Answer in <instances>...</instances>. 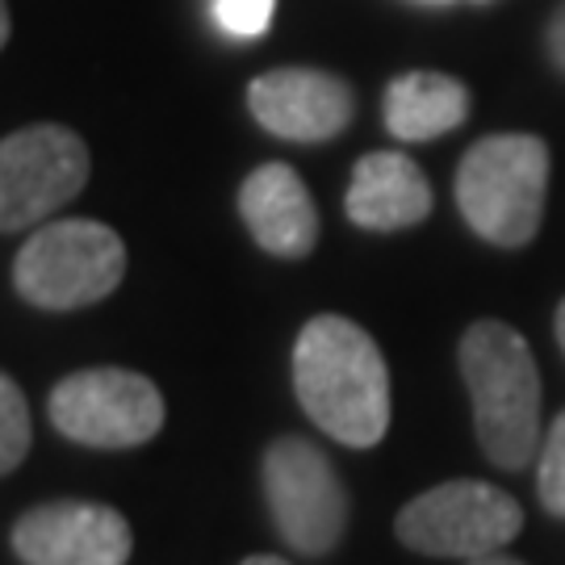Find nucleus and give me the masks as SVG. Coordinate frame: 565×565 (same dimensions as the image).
<instances>
[{"label": "nucleus", "instance_id": "5", "mask_svg": "<svg viewBox=\"0 0 565 565\" xmlns=\"http://www.w3.org/2000/svg\"><path fill=\"white\" fill-rule=\"evenodd\" d=\"M264 499H268L281 541L294 553L323 557L343 541L348 494H343L335 465L310 440L281 436L268 445V452H264Z\"/></svg>", "mask_w": 565, "mask_h": 565}, {"label": "nucleus", "instance_id": "9", "mask_svg": "<svg viewBox=\"0 0 565 565\" xmlns=\"http://www.w3.org/2000/svg\"><path fill=\"white\" fill-rule=\"evenodd\" d=\"M130 524L105 503H42L13 524V553L25 565H126Z\"/></svg>", "mask_w": 565, "mask_h": 565}, {"label": "nucleus", "instance_id": "8", "mask_svg": "<svg viewBox=\"0 0 565 565\" xmlns=\"http://www.w3.org/2000/svg\"><path fill=\"white\" fill-rule=\"evenodd\" d=\"M88 147L76 130L42 121L0 139V231L51 218L88 184Z\"/></svg>", "mask_w": 565, "mask_h": 565}, {"label": "nucleus", "instance_id": "3", "mask_svg": "<svg viewBox=\"0 0 565 565\" xmlns=\"http://www.w3.org/2000/svg\"><path fill=\"white\" fill-rule=\"evenodd\" d=\"M548 147L536 135H490L465 151L457 205L465 223L494 247H524L545 218Z\"/></svg>", "mask_w": 565, "mask_h": 565}, {"label": "nucleus", "instance_id": "17", "mask_svg": "<svg viewBox=\"0 0 565 565\" xmlns=\"http://www.w3.org/2000/svg\"><path fill=\"white\" fill-rule=\"evenodd\" d=\"M548 60H553V67L565 76V0L557 4L553 21H548Z\"/></svg>", "mask_w": 565, "mask_h": 565}, {"label": "nucleus", "instance_id": "11", "mask_svg": "<svg viewBox=\"0 0 565 565\" xmlns=\"http://www.w3.org/2000/svg\"><path fill=\"white\" fill-rule=\"evenodd\" d=\"M239 214L252 239L281 260H302L319 243V210L289 163H260L243 181Z\"/></svg>", "mask_w": 565, "mask_h": 565}, {"label": "nucleus", "instance_id": "7", "mask_svg": "<svg viewBox=\"0 0 565 565\" xmlns=\"http://www.w3.org/2000/svg\"><path fill=\"white\" fill-rule=\"evenodd\" d=\"M51 424L88 448H139L163 427V394L130 369H84L51 390Z\"/></svg>", "mask_w": 565, "mask_h": 565}, {"label": "nucleus", "instance_id": "16", "mask_svg": "<svg viewBox=\"0 0 565 565\" xmlns=\"http://www.w3.org/2000/svg\"><path fill=\"white\" fill-rule=\"evenodd\" d=\"M273 4L277 0H214L218 25L235 39H260L273 21Z\"/></svg>", "mask_w": 565, "mask_h": 565}, {"label": "nucleus", "instance_id": "21", "mask_svg": "<svg viewBox=\"0 0 565 565\" xmlns=\"http://www.w3.org/2000/svg\"><path fill=\"white\" fill-rule=\"evenodd\" d=\"M243 565H289V562H281V557H264L260 553V557H247Z\"/></svg>", "mask_w": 565, "mask_h": 565}, {"label": "nucleus", "instance_id": "6", "mask_svg": "<svg viewBox=\"0 0 565 565\" xmlns=\"http://www.w3.org/2000/svg\"><path fill=\"white\" fill-rule=\"evenodd\" d=\"M524 527L520 503L490 482H445L411 499L398 515V541L424 557H486Z\"/></svg>", "mask_w": 565, "mask_h": 565}, {"label": "nucleus", "instance_id": "18", "mask_svg": "<svg viewBox=\"0 0 565 565\" xmlns=\"http://www.w3.org/2000/svg\"><path fill=\"white\" fill-rule=\"evenodd\" d=\"M469 565H524V562H515V557H503V553H486V557H473Z\"/></svg>", "mask_w": 565, "mask_h": 565}, {"label": "nucleus", "instance_id": "14", "mask_svg": "<svg viewBox=\"0 0 565 565\" xmlns=\"http://www.w3.org/2000/svg\"><path fill=\"white\" fill-rule=\"evenodd\" d=\"M30 452V406L21 390L0 373V473L18 469Z\"/></svg>", "mask_w": 565, "mask_h": 565}, {"label": "nucleus", "instance_id": "4", "mask_svg": "<svg viewBox=\"0 0 565 565\" xmlns=\"http://www.w3.org/2000/svg\"><path fill=\"white\" fill-rule=\"evenodd\" d=\"M126 277V243L93 218L34 231L13 260V285L39 310H81L109 298Z\"/></svg>", "mask_w": 565, "mask_h": 565}, {"label": "nucleus", "instance_id": "13", "mask_svg": "<svg viewBox=\"0 0 565 565\" xmlns=\"http://www.w3.org/2000/svg\"><path fill=\"white\" fill-rule=\"evenodd\" d=\"M469 118V88L445 72H406L385 88V130L403 142H427Z\"/></svg>", "mask_w": 565, "mask_h": 565}, {"label": "nucleus", "instance_id": "2", "mask_svg": "<svg viewBox=\"0 0 565 565\" xmlns=\"http://www.w3.org/2000/svg\"><path fill=\"white\" fill-rule=\"evenodd\" d=\"M461 377L486 457L499 469H524L541 457V373L524 335L499 319H478L461 340Z\"/></svg>", "mask_w": 565, "mask_h": 565}, {"label": "nucleus", "instance_id": "10", "mask_svg": "<svg viewBox=\"0 0 565 565\" xmlns=\"http://www.w3.org/2000/svg\"><path fill=\"white\" fill-rule=\"evenodd\" d=\"M247 105L268 135L289 142L335 139L356 114V97L348 81L315 67H277L264 72L247 88Z\"/></svg>", "mask_w": 565, "mask_h": 565}, {"label": "nucleus", "instance_id": "22", "mask_svg": "<svg viewBox=\"0 0 565 565\" xmlns=\"http://www.w3.org/2000/svg\"><path fill=\"white\" fill-rule=\"evenodd\" d=\"M419 4H461V0H419ZM465 4H486V0H465Z\"/></svg>", "mask_w": 565, "mask_h": 565}, {"label": "nucleus", "instance_id": "1", "mask_svg": "<svg viewBox=\"0 0 565 565\" xmlns=\"http://www.w3.org/2000/svg\"><path fill=\"white\" fill-rule=\"evenodd\" d=\"M294 390L331 440L373 448L390 427V369L373 335L343 315H315L294 348Z\"/></svg>", "mask_w": 565, "mask_h": 565}, {"label": "nucleus", "instance_id": "12", "mask_svg": "<svg viewBox=\"0 0 565 565\" xmlns=\"http://www.w3.org/2000/svg\"><path fill=\"white\" fill-rule=\"evenodd\" d=\"M343 205L364 231H406L431 214V184L403 151H373L356 163Z\"/></svg>", "mask_w": 565, "mask_h": 565}, {"label": "nucleus", "instance_id": "15", "mask_svg": "<svg viewBox=\"0 0 565 565\" xmlns=\"http://www.w3.org/2000/svg\"><path fill=\"white\" fill-rule=\"evenodd\" d=\"M536 490L548 515L565 520V411L553 419L541 457H536Z\"/></svg>", "mask_w": 565, "mask_h": 565}, {"label": "nucleus", "instance_id": "20", "mask_svg": "<svg viewBox=\"0 0 565 565\" xmlns=\"http://www.w3.org/2000/svg\"><path fill=\"white\" fill-rule=\"evenodd\" d=\"M557 343H562V352H565V298H562V306H557Z\"/></svg>", "mask_w": 565, "mask_h": 565}, {"label": "nucleus", "instance_id": "19", "mask_svg": "<svg viewBox=\"0 0 565 565\" xmlns=\"http://www.w3.org/2000/svg\"><path fill=\"white\" fill-rule=\"evenodd\" d=\"M4 42H9V4L0 0V46H4Z\"/></svg>", "mask_w": 565, "mask_h": 565}]
</instances>
